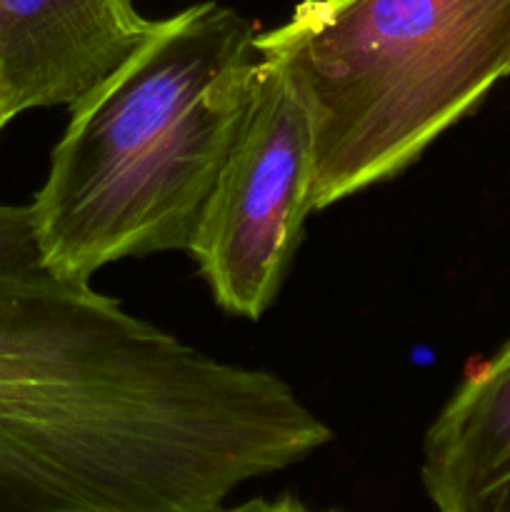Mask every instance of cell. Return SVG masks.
<instances>
[{
  "label": "cell",
  "instance_id": "6da1fadb",
  "mask_svg": "<svg viewBox=\"0 0 510 512\" xmlns=\"http://www.w3.org/2000/svg\"><path fill=\"white\" fill-rule=\"evenodd\" d=\"M333 438L273 370L60 273L0 203V512H210Z\"/></svg>",
  "mask_w": 510,
  "mask_h": 512
},
{
  "label": "cell",
  "instance_id": "7a4b0ae2",
  "mask_svg": "<svg viewBox=\"0 0 510 512\" xmlns=\"http://www.w3.org/2000/svg\"><path fill=\"white\" fill-rule=\"evenodd\" d=\"M255 30L228 5L155 20L145 43L70 105L30 210L45 260L90 280L125 258L188 253L243 113Z\"/></svg>",
  "mask_w": 510,
  "mask_h": 512
},
{
  "label": "cell",
  "instance_id": "3957f363",
  "mask_svg": "<svg viewBox=\"0 0 510 512\" xmlns=\"http://www.w3.org/2000/svg\"><path fill=\"white\" fill-rule=\"evenodd\" d=\"M255 50L313 130L315 210L403 173L510 75V0H303Z\"/></svg>",
  "mask_w": 510,
  "mask_h": 512
},
{
  "label": "cell",
  "instance_id": "277c9868",
  "mask_svg": "<svg viewBox=\"0 0 510 512\" xmlns=\"http://www.w3.org/2000/svg\"><path fill=\"white\" fill-rule=\"evenodd\" d=\"M313 210L308 113L283 73L258 55L243 113L188 248L225 313L245 320L268 313Z\"/></svg>",
  "mask_w": 510,
  "mask_h": 512
},
{
  "label": "cell",
  "instance_id": "5b68a950",
  "mask_svg": "<svg viewBox=\"0 0 510 512\" xmlns=\"http://www.w3.org/2000/svg\"><path fill=\"white\" fill-rule=\"evenodd\" d=\"M155 28L133 0H0V88L15 115L75 105Z\"/></svg>",
  "mask_w": 510,
  "mask_h": 512
},
{
  "label": "cell",
  "instance_id": "8992f818",
  "mask_svg": "<svg viewBox=\"0 0 510 512\" xmlns=\"http://www.w3.org/2000/svg\"><path fill=\"white\" fill-rule=\"evenodd\" d=\"M420 480L435 512H510V340L435 415Z\"/></svg>",
  "mask_w": 510,
  "mask_h": 512
},
{
  "label": "cell",
  "instance_id": "52a82bcc",
  "mask_svg": "<svg viewBox=\"0 0 510 512\" xmlns=\"http://www.w3.org/2000/svg\"><path fill=\"white\" fill-rule=\"evenodd\" d=\"M210 512H313L303 500H298L295 495H278V498H250L243 503L228 505L223 503L220 508Z\"/></svg>",
  "mask_w": 510,
  "mask_h": 512
},
{
  "label": "cell",
  "instance_id": "ba28073f",
  "mask_svg": "<svg viewBox=\"0 0 510 512\" xmlns=\"http://www.w3.org/2000/svg\"><path fill=\"white\" fill-rule=\"evenodd\" d=\"M13 118H15V113H13V108H10L8 95H5L3 88H0V130H3Z\"/></svg>",
  "mask_w": 510,
  "mask_h": 512
},
{
  "label": "cell",
  "instance_id": "9c48e42d",
  "mask_svg": "<svg viewBox=\"0 0 510 512\" xmlns=\"http://www.w3.org/2000/svg\"><path fill=\"white\" fill-rule=\"evenodd\" d=\"M313 512H340V510H313Z\"/></svg>",
  "mask_w": 510,
  "mask_h": 512
}]
</instances>
